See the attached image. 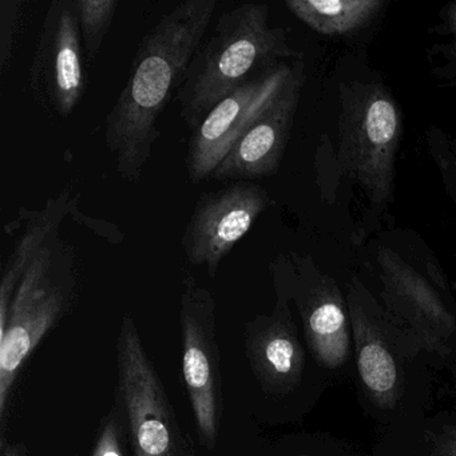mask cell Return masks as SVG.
<instances>
[{
  "instance_id": "52a82bcc",
  "label": "cell",
  "mask_w": 456,
  "mask_h": 456,
  "mask_svg": "<svg viewBox=\"0 0 456 456\" xmlns=\"http://www.w3.org/2000/svg\"><path fill=\"white\" fill-rule=\"evenodd\" d=\"M380 304L387 317L420 354L456 368V314L436 288L391 248L376 255Z\"/></svg>"
},
{
  "instance_id": "9a60e30c",
  "label": "cell",
  "mask_w": 456,
  "mask_h": 456,
  "mask_svg": "<svg viewBox=\"0 0 456 456\" xmlns=\"http://www.w3.org/2000/svg\"><path fill=\"white\" fill-rule=\"evenodd\" d=\"M70 210L68 191H63L55 199L49 200L46 207L39 212H30L31 220L23 236L12 250L9 261L2 272L0 282V322L6 320L15 290L33 261L34 256L47 239L60 228L61 221Z\"/></svg>"
},
{
  "instance_id": "ffe728a7",
  "label": "cell",
  "mask_w": 456,
  "mask_h": 456,
  "mask_svg": "<svg viewBox=\"0 0 456 456\" xmlns=\"http://www.w3.org/2000/svg\"><path fill=\"white\" fill-rule=\"evenodd\" d=\"M431 456H456V423L445 426L434 437Z\"/></svg>"
},
{
  "instance_id": "8992f818",
  "label": "cell",
  "mask_w": 456,
  "mask_h": 456,
  "mask_svg": "<svg viewBox=\"0 0 456 456\" xmlns=\"http://www.w3.org/2000/svg\"><path fill=\"white\" fill-rule=\"evenodd\" d=\"M276 297L295 303L312 357L325 370H340L354 351L346 295L309 256L280 255L271 264Z\"/></svg>"
},
{
  "instance_id": "d6986e66",
  "label": "cell",
  "mask_w": 456,
  "mask_h": 456,
  "mask_svg": "<svg viewBox=\"0 0 456 456\" xmlns=\"http://www.w3.org/2000/svg\"><path fill=\"white\" fill-rule=\"evenodd\" d=\"M20 0H2L0 2V69L9 68L14 52L15 36L20 23Z\"/></svg>"
},
{
  "instance_id": "ac0fdd59",
  "label": "cell",
  "mask_w": 456,
  "mask_h": 456,
  "mask_svg": "<svg viewBox=\"0 0 456 456\" xmlns=\"http://www.w3.org/2000/svg\"><path fill=\"white\" fill-rule=\"evenodd\" d=\"M125 426L124 411L116 403L101 421L92 456H125Z\"/></svg>"
},
{
  "instance_id": "7c38bea8",
  "label": "cell",
  "mask_w": 456,
  "mask_h": 456,
  "mask_svg": "<svg viewBox=\"0 0 456 456\" xmlns=\"http://www.w3.org/2000/svg\"><path fill=\"white\" fill-rule=\"evenodd\" d=\"M85 61L76 0H53L31 63L30 85L62 118L73 114L86 92Z\"/></svg>"
},
{
  "instance_id": "cb8c5ba5",
  "label": "cell",
  "mask_w": 456,
  "mask_h": 456,
  "mask_svg": "<svg viewBox=\"0 0 456 456\" xmlns=\"http://www.w3.org/2000/svg\"><path fill=\"white\" fill-rule=\"evenodd\" d=\"M303 456H309V455H303Z\"/></svg>"
},
{
  "instance_id": "277c9868",
  "label": "cell",
  "mask_w": 456,
  "mask_h": 456,
  "mask_svg": "<svg viewBox=\"0 0 456 456\" xmlns=\"http://www.w3.org/2000/svg\"><path fill=\"white\" fill-rule=\"evenodd\" d=\"M402 134V111L383 85H340L338 173L356 183L380 210L394 201L395 161Z\"/></svg>"
},
{
  "instance_id": "603a6c76",
  "label": "cell",
  "mask_w": 456,
  "mask_h": 456,
  "mask_svg": "<svg viewBox=\"0 0 456 456\" xmlns=\"http://www.w3.org/2000/svg\"><path fill=\"white\" fill-rule=\"evenodd\" d=\"M453 173H455L456 175V159L453 161Z\"/></svg>"
},
{
  "instance_id": "5bb4252c",
  "label": "cell",
  "mask_w": 456,
  "mask_h": 456,
  "mask_svg": "<svg viewBox=\"0 0 456 456\" xmlns=\"http://www.w3.org/2000/svg\"><path fill=\"white\" fill-rule=\"evenodd\" d=\"M290 303L277 297L269 314H257L245 325L244 348L250 370L264 394L282 397L300 386L305 349L298 338Z\"/></svg>"
},
{
  "instance_id": "6da1fadb",
  "label": "cell",
  "mask_w": 456,
  "mask_h": 456,
  "mask_svg": "<svg viewBox=\"0 0 456 456\" xmlns=\"http://www.w3.org/2000/svg\"><path fill=\"white\" fill-rule=\"evenodd\" d=\"M216 7V0L183 2L141 41L126 85L106 117L105 142L122 180L135 183L142 177L154 143L161 137L157 121L183 85Z\"/></svg>"
},
{
  "instance_id": "3957f363",
  "label": "cell",
  "mask_w": 456,
  "mask_h": 456,
  "mask_svg": "<svg viewBox=\"0 0 456 456\" xmlns=\"http://www.w3.org/2000/svg\"><path fill=\"white\" fill-rule=\"evenodd\" d=\"M78 277L73 250L54 232L28 264L6 320L0 324V423L15 381L45 336L76 301Z\"/></svg>"
},
{
  "instance_id": "e0dca14e",
  "label": "cell",
  "mask_w": 456,
  "mask_h": 456,
  "mask_svg": "<svg viewBox=\"0 0 456 456\" xmlns=\"http://www.w3.org/2000/svg\"><path fill=\"white\" fill-rule=\"evenodd\" d=\"M87 65H94L118 9L117 0H76Z\"/></svg>"
},
{
  "instance_id": "ba28073f",
  "label": "cell",
  "mask_w": 456,
  "mask_h": 456,
  "mask_svg": "<svg viewBox=\"0 0 456 456\" xmlns=\"http://www.w3.org/2000/svg\"><path fill=\"white\" fill-rule=\"evenodd\" d=\"M183 287L180 325L183 384L200 444L213 451L224 416L217 305L210 290L199 285L194 277H186Z\"/></svg>"
},
{
  "instance_id": "7402d4cb",
  "label": "cell",
  "mask_w": 456,
  "mask_h": 456,
  "mask_svg": "<svg viewBox=\"0 0 456 456\" xmlns=\"http://www.w3.org/2000/svg\"><path fill=\"white\" fill-rule=\"evenodd\" d=\"M2 456H28V451L23 444H9L6 439H2Z\"/></svg>"
},
{
  "instance_id": "5b68a950",
  "label": "cell",
  "mask_w": 456,
  "mask_h": 456,
  "mask_svg": "<svg viewBox=\"0 0 456 456\" xmlns=\"http://www.w3.org/2000/svg\"><path fill=\"white\" fill-rule=\"evenodd\" d=\"M117 403L124 411L133 456H191L161 376L132 314L117 338Z\"/></svg>"
},
{
  "instance_id": "7a4b0ae2",
  "label": "cell",
  "mask_w": 456,
  "mask_h": 456,
  "mask_svg": "<svg viewBox=\"0 0 456 456\" xmlns=\"http://www.w3.org/2000/svg\"><path fill=\"white\" fill-rule=\"evenodd\" d=\"M265 4H245L218 18L197 49L175 94L180 116L193 132L209 111L250 79L300 54L287 31L272 28Z\"/></svg>"
},
{
  "instance_id": "30bf717a",
  "label": "cell",
  "mask_w": 456,
  "mask_h": 456,
  "mask_svg": "<svg viewBox=\"0 0 456 456\" xmlns=\"http://www.w3.org/2000/svg\"><path fill=\"white\" fill-rule=\"evenodd\" d=\"M301 65L297 61L274 66L234 90L209 111L189 138L186 167L193 185L210 180L232 146L280 97Z\"/></svg>"
},
{
  "instance_id": "9c48e42d",
  "label": "cell",
  "mask_w": 456,
  "mask_h": 456,
  "mask_svg": "<svg viewBox=\"0 0 456 456\" xmlns=\"http://www.w3.org/2000/svg\"><path fill=\"white\" fill-rule=\"evenodd\" d=\"M346 298L362 389L376 407L394 410L404 395L405 364L419 352L392 324L362 280H349Z\"/></svg>"
},
{
  "instance_id": "2e32d148",
  "label": "cell",
  "mask_w": 456,
  "mask_h": 456,
  "mask_svg": "<svg viewBox=\"0 0 456 456\" xmlns=\"http://www.w3.org/2000/svg\"><path fill=\"white\" fill-rule=\"evenodd\" d=\"M287 9L322 36L343 37L367 28L384 7L383 0H288Z\"/></svg>"
},
{
  "instance_id": "44dd1931",
  "label": "cell",
  "mask_w": 456,
  "mask_h": 456,
  "mask_svg": "<svg viewBox=\"0 0 456 456\" xmlns=\"http://www.w3.org/2000/svg\"><path fill=\"white\" fill-rule=\"evenodd\" d=\"M445 20H447L448 31L452 37V44L456 52V2L448 4L447 9H445Z\"/></svg>"
},
{
  "instance_id": "4fadbf2b",
  "label": "cell",
  "mask_w": 456,
  "mask_h": 456,
  "mask_svg": "<svg viewBox=\"0 0 456 456\" xmlns=\"http://www.w3.org/2000/svg\"><path fill=\"white\" fill-rule=\"evenodd\" d=\"M304 78L301 65L280 97L232 146L210 180L232 183L276 175L289 141Z\"/></svg>"
},
{
  "instance_id": "8fae6325",
  "label": "cell",
  "mask_w": 456,
  "mask_h": 456,
  "mask_svg": "<svg viewBox=\"0 0 456 456\" xmlns=\"http://www.w3.org/2000/svg\"><path fill=\"white\" fill-rule=\"evenodd\" d=\"M271 205L268 191L252 181L232 183L202 194L181 240L191 265L207 266L212 279L237 242Z\"/></svg>"
}]
</instances>
